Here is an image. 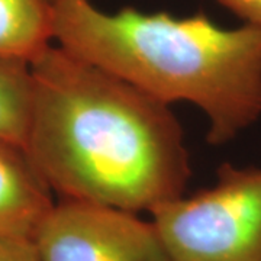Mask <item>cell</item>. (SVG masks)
I'll use <instances>...</instances> for the list:
<instances>
[{"label":"cell","mask_w":261,"mask_h":261,"mask_svg":"<svg viewBox=\"0 0 261 261\" xmlns=\"http://www.w3.org/2000/svg\"><path fill=\"white\" fill-rule=\"evenodd\" d=\"M32 106V75L27 61L0 57V140L25 148Z\"/></svg>","instance_id":"cell-7"},{"label":"cell","mask_w":261,"mask_h":261,"mask_svg":"<svg viewBox=\"0 0 261 261\" xmlns=\"http://www.w3.org/2000/svg\"><path fill=\"white\" fill-rule=\"evenodd\" d=\"M218 3L244 23L261 27V0H218Z\"/></svg>","instance_id":"cell-9"},{"label":"cell","mask_w":261,"mask_h":261,"mask_svg":"<svg viewBox=\"0 0 261 261\" xmlns=\"http://www.w3.org/2000/svg\"><path fill=\"white\" fill-rule=\"evenodd\" d=\"M34 243L41 261H171L152 221L71 199L54 203Z\"/></svg>","instance_id":"cell-4"},{"label":"cell","mask_w":261,"mask_h":261,"mask_svg":"<svg viewBox=\"0 0 261 261\" xmlns=\"http://www.w3.org/2000/svg\"><path fill=\"white\" fill-rule=\"evenodd\" d=\"M0 261H41L32 238H0Z\"/></svg>","instance_id":"cell-8"},{"label":"cell","mask_w":261,"mask_h":261,"mask_svg":"<svg viewBox=\"0 0 261 261\" xmlns=\"http://www.w3.org/2000/svg\"><path fill=\"white\" fill-rule=\"evenodd\" d=\"M53 42L51 0H0V57L31 63Z\"/></svg>","instance_id":"cell-6"},{"label":"cell","mask_w":261,"mask_h":261,"mask_svg":"<svg viewBox=\"0 0 261 261\" xmlns=\"http://www.w3.org/2000/svg\"><path fill=\"white\" fill-rule=\"evenodd\" d=\"M171 261H261V168L224 164L214 186L152 212Z\"/></svg>","instance_id":"cell-3"},{"label":"cell","mask_w":261,"mask_h":261,"mask_svg":"<svg viewBox=\"0 0 261 261\" xmlns=\"http://www.w3.org/2000/svg\"><path fill=\"white\" fill-rule=\"evenodd\" d=\"M29 65L25 151L53 193L135 214L185 195L189 152L168 105L54 42Z\"/></svg>","instance_id":"cell-1"},{"label":"cell","mask_w":261,"mask_h":261,"mask_svg":"<svg viewBox=\"0 0 261 261\" xmlns=\"http://www.w3.org/2000/svg\"><path fill=\"white\" fill-rule=\"evenodd\" d=\"M54 44L160 102H189L219 147L261 118V27L216 25L203 13L176 18L90 0H51Z\"/></svg>","instance_id":"cell-2"},{"label":"cell","mask_w":261,"mask_h":261,"mask_svg":"<svg viewBox=\"0 0 261 261\" xmlns=\"http://www.w3.org/2000/svg\"><path fill=\"white\" fill-rule=\"evenodd\" d=\"M54 203L53 190L25 148L0 140V238L34 240Z\"/></svg>","instance_id":"cell-5"}]
</instances>
